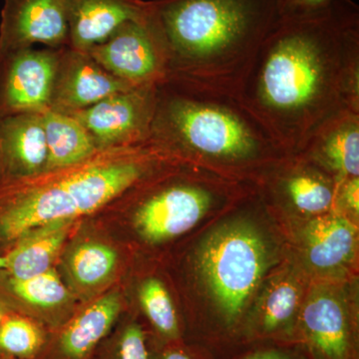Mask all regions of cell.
I'll list each match as a JSON object with an SVG mask.
<instances>
[{"label":"cell","mask_w":359,"mask_h":359,"mask_svg":"<svg viewBox=\"0 0 359 359\" xmlns=\"http://www.w3.org/2000/svg\"><path fill=\"white\" fill-rule=\"evenodd\" d=\"M238 98L287 155L349 111L359 112V7L332 0L316 13L280 16Z\"/></svg>","instance_id":"1"},{"label":"cell","mask_w":359,"mask_h":359,"mask_svg":"<svg viewBox=\"0 0 359 359\" xmlns=\"http://www.w3.org/2000/svg\"><path fill=\"white\" fill-rule=\"evenodd\" d=\"M166 79L237 96L280 18L278 0H151Z\"/></svg>","instance_id":"2"},{"label":"cell","mask_w":359,"mask_h":359,"mask_svg":"<svg viewBox=\"0 0 359 359\" xmlns=\"http://www.w3.org/2000/svg\"><path fill=\"white\" fill-rule=\"evenodd\" d=\"M149 143L186 164L233 173L275 166L287 153L237 96L164 80Z\"/></svg>","instance_id":"3"},{"label":"cell","mask_w":359,"mask_h":359,"mask_svg":"<svg viewBox=\"0 0 359 359\" xmlns=\"http://www.w3.org/2000/svg\"><path fill=\"white\" fill-rule=\"evenodd\" d=\"M179 163L146 142L99 150L79 164L0 188V256L28 231L89 218L125 191Z\"/></svg>","instance_id":"4"},{"label":"cell","mask_w":359,"mask_h":359,"mask_svg":"<svg viewBox=\"0 0 359 359\" xmlns=\"http://www.w3.org/2000/svg\"><path fill=\"white\" fill-rule=\"evenodd\" d=\"M180 163L125 191L89 217L134 257L156 252L192 230L224 200L222 189Z\"/></svg>","instance_id":"5"},{"label":"cell","mask_w":359,"mask_h":359,"mask_svg":"<svg viewBox=\"0 0 359 359\" xmlns=\"http://www.w3.org/2000/svg\"><path fill=\"white\" fill-rule=\"evenodd\" d=\"M264 236L250 222L233 221L212 231L201 244L196 264L216 302L224 337L235 339L248 302L271 259Z\"/></svg>","instance_id":"6"},{"label":"cell","mask_w":359,"mask_h":359,"mask_svg":"<svg viewBox=\"0 0 359 359\" xmlns=\"http://www.w3.org/2000/svg\"><path fill=\"white\" fill-rule=\"evenodd\" d=\"M133 259L127 248L86 218L68 238L55 269L82 304L120 285Z\"/></svg>","instance_id":"7"},{"label":"cell","mask_w":359,"mask_h":359,"mask_svg":"<svg viewBox=\"0 0 359 359\" xmlns=\"http://www.w3.org/2000/svg\"><path fill=\"white\" fill-rule=\"evenodd\" d=\"M88 53L104 69L132 87L160 83L166 79V65L152 2L138 20L120 26Z\"/></svg>","instance_id":"8"},{"label":"cell","mask_w":359,"mask_h":359,"mask_svg":"<svg viewBox=\"0 0 359 359\" xmlns=\"http://www.w3.org/2000/svg\"><path fill=\"white\" fill-rule=\"evenodd\" d=\"M157 84L113 94L73 113L93 138L98 150L141 145L150 138Z\"/></svg>","instance_id":"9"},{"label":"cell","mask_w":359,"mask_h":359,"mask_svg":"<svg viewBox=\"0 0 359 359\" xmlns=\"http://www.w3.org/2000/svg\"><path fill=\"white\" fill-rule=\"evenodd\" d=\"M58 49L0 53V119L50 107Z\"/></svg>","instance_id":"10"},{"label":"cell","mask_w":359,"mask_h":359,"mask_svg":"<svg viewBox=\"0 0 359 359\" xmlns=\"http://www.w3.org/2000/svg\"><path fill=\"white\" fill-rule=\"evenodd\" d=\"M126 308L121 283L82 302L63 325L49 330L39 359H89Z\"/></svg>","instance_id":"11"},{"label":"cell","mask_w":359,"mask_h":359,"mask_svg":"<svg viewBox=\"0 0 359 359\" xmlns=\"http://www.w3.org/2000/svg\"><path fill=\"white\" fill-rule=\"evenodd\" d=\"M43 44L69 46L68 0H4L0 53Z\"/></svg>","instance_id":"12"},{"label":"cell","mask_w":359,"mask_h":359,"mask_svg":"<svg viewBox=\"0 0 359 359\" xmlns=\"http://www.w3.org/2000/svg\"><path fill=\"white\" fill-rule=\"evenodd\" d=\"M131 88L104 69L88 52L62 47L58 49L49 109L73 114Z\"/></svg>","instance_id":"13"},{"label":"cell","mask_w":359,"mask_h":359,"mask_svg":"<svg viewBox=\"0 0 359 359\" xmlns=\"http://www.w3.org/2000/svg\"><path fill=\"white\" fill-rule=\"evenodd\" d=\"M0 302L9 311L36 321L48 330L63 325L81 304L55 269L27 278L0 271Z\"/></svg>","instance_id":"14"},{"label":"cell","mask_w":359,"mask_h":359,"mask_svg":"<svg viewBox=\"0 0 359 359\" xmlns=\"http://www.w3.org/2000/svg\"><path fill=\"white\" fill-rule=\"evenodd\" d=\"M121 285L127 306L140 318L153 342L164 344L185 339L173 292L163 276L153 269H142L134 257Z\"/></svg>","instance_id":"15"},{"label":"cell","mask_w":359,"mask_h":359,"mask_svg":"<svg viewBox=\"0 0 359 359\" xmlns=\"http://www.w3.org/2000/svg\"><path fill=\"white\" fill-rule=\"evenodd\" d=\"M295 339L311 359H358L355 328L346 308L328 292L311 295L302 309Z\"/></svg>","instance_id":"16"},{"label":"cell","mask_w":359,"mask_h":359,"mask_svg":"<svg viewBox=\"0 0 359 359\" xmlns=\"http://www.w3.org/2000/svg\"><path fill=\"white\" fill-rule=\"evenodd\" d=\"M48 151L43 112L0 119V188L27 181L47 171Z\"/></svg>","instance_id":"17"},{"label":"cell","mask_w":359,"mask_h":359,"mask_svg":"<svg viewBox=\"0 0 359 359\" xmlns=\"http://www.w3.org/2000/svg\"><path fill=\"white\" fill-rule=\"evenodd\" d=\"M145 0H68L69 47L87 52L147 13Z\"/></svg>","instance_id":"18"},{"label":"cell","mask_w":359,"mask_h":359,"mask_svg":"<svg viewBox=\"0 0 359 359\" xmlns=\"http://www.w3.org/2000/svg\"><path fill=\"white\" fill-rule=\"evenodd\" d=\"M327 172L337 185L359 176V112L349 111L318 132L299 154Z\"/></svg>","instance_id":"19"},{"label":"cell","mask_w":359,"mask_h":359,"mask_svg":"<svg viewBox=\"0 0 359 359\" xmlns=\"http://www.w3.org/2000/svg\"><path fill=\"white\" fill-rule=\"evenodd\" d=\"M78 222H55L21 236L4 255L6 257L4 271L15 278H27L55 269Z\"/></svg>","instance_id":"20"},{"label":"cell","mask_w":359,"mask_h":359,"mask_svg":"<svg viewBox=\"0 0 359 359\" xmlns=\"http://www.w3.org/2000/svg\"><path fill=\"white\" fill-rule=\"evenodd\" d=\"M287 171L282 172L273 188L280 197L302 214L321 215L335 203L337 184L332 176L301 155L290 156Z\"/></svg>","instance_id":"21"},{"label":"cell","mask_w":359,"mask_h":359,"mask_svg":"<svg viewBox=\"0 0 359 359\" xmlns=\"http://www.w3.org/2000/svg\"><path fill=\"white\" fill-rule=\"evenodd\" d=\"M355 244V228L344 217H318L304 233L309 262L320 271H332L351 262Z\"/></svg>","instance_id":"22"},{"label":"cell","mask_w":359,"mask_h":359,"mask_svg":"<svg viewBox=\"0 0 359 359\" xmlns=\"http://www.w3.org/2000/svg\"><path fill=\"white\" fill-rule=\"evenodd\" d=\"M43 127L48 151L46 172L79 164L99 151L91 135L72 115L44 111Z\"/></svg>","instance_id":"23"},{"label":"cell","mask_w":359,"mask_h":359,"mask_svg":"<svg viewBox=\"0 0 359 359\" xmlns=\"http://www.w3.org/2000/svg\"><path fill=\"white\" fill-rule=\"evenodd\" d=\"M89 359H150V334L133 309L127 306Z\"/></svg>","instance_id":"24"},{"label":"cell","mask_w":359,"mask_h":359,"mask_svg":"<svg viewBox=\"0 0 359 359\" xmlns=\"http://www.w3.org/2000/svg\"><path fill=\"white\" fill-rule=\"evenodd\" d=\"M48 332L36 321L8 311L0 320V353L16 359H39Z\"/></svg>","instance_id":"25"},{"label":"cell","mask_w":359,"mask_h":359,"mask_svg":"<svg viewBox=\"0 0 359 359\" xmlns=\"http://www.w3.org/2000/svg\"><path fill=\"white\" fill-rule=\"evenodd\" d=\"M150 359H207L200 351L186 344L185 339L169 344H155L150 339Z\"/></svg>","instance_id":"26"},{"label":"cell","mask_w":359,"mask_h":359,"mask_svg":"<svg viewBox=\"0 0 359 359\" xmlns=\"http://www.w3.org/2000/svg\"><path fill=\"white\" fill-rule=\"evenodd\" d=\"M332 0H278L280 16H297L316 13L332 4Z\"/></svg>","instance_id":"27"},{"label":"cell","mask_w":359,"mask_h":359,"mask_svg":"<svg viewBox=\"0 0 359 359\" xmlns=\"http://www.w3.org/2000/svg\"><path fill=\"white\" fill-rule=\"evenodd\" d=\"M359 180L351 178L341 182L337 185L335 199L339 198L340 202L353 214L358 215L359 211Z\"/></svg>","instance_id":"28"},{"label":"cell","mask_w":359,"mask_h":359,"mask_svg":"<svg viewBox=\"0 0 359 359\" xmlns=\"http://www.w3.org/2000/svg\"><path fill=\"white\" fill-rule=\"evenodd\" d=\"M240 359H308L289 348L269 346L250 351Z\"/></svg>","instance_id":"29"},{"label":"cell","mask_w":359,"mask_h":359,"mask_svg":"<svg viewBox=\"0 0 359 359\" xmlns=\"http://www.w3.org/2000/svg\"><path fill=\"white\" fill-rule=\"evenodd\" d=\"M8 311H9L6 308V306L0 302V320L6 316V314L8 313Z\"/></svg>","instance_id":"30"},{"label":"cell","mask_w":359,"mask_h":359,"mask_svg":"<svg viewBox=\"0 0 359 359\" xmlns=\"http://www.w3.org/2000/svg\"><path fill=\"white\" fill-rule=\"evenodd\" d=\"M6 269V257L0 256V271Z\"/></svg>","instance_id":"31"},{"label":"cell","mask_w":359,"mask_h":359,"mask_svg":"<svg viewBox=\"0 0 359 359\" xmlns=\"http://www.w3.org/2000/svg\"><path fill=\"white\" fill-rule=\"evenodd\" d=\"M0 359H16V358H9V356L4 355V354L0 353Z\"/></svg>","instance_id":"32"}]
</instances>
